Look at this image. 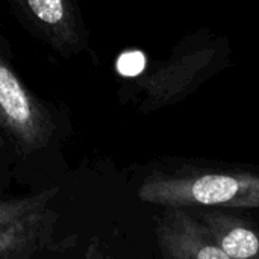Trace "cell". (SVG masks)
<instances>
[{"mask_svg":"<svg viewBox=\"0 0 259 259\" xmlns=\"http://www.w3.org/2000/svg\"><path fill=\"white\" fill-rule=\"evenodd\" d=\"M55 131L50 111L27 90L0 52V132L18 155L29 156L47 147Z\"/></svg>","mask_w":259,"mask_h":259,"instance_id":"6da1fadb","label":"cell"},{"mask_svg":"<svg viewBox=\"0 0 259 259\" xmlns=\"http://www.w3.org/2000/svg\"><path fill=\"white\" fill-rule=\"evenodd\" d=\"M35 36L64 56L80 53L87 35L76 0H8Z\"/></svg>","mask_w":259,"mask_h":259,"instance_id":"7a4b0ae2","label":"cell"},{"mask_svg":"<svg viewBox=\"0 0 259 259\" xmlns=\"http://www.w3.org/2000/svg\"><path fill=\"white\" fill-rule=\"evenodd\" d=\"M240 185L229 176H203L191 185L193 197L205 205H217L229 202L238 193Z\"/></svg>","mask_w":259,"mask_h":259,"instance_id":"3957f363","label":"cell"},{"mask_svg":"<svg viewBox=\"0 0 259 259\" xmlns=\"http://www.w3.org/2000/svg\"><path fill=\"white\" fill-rule=\"evenodd\" d=\"M61 194V188L59 187H52L47 188L44 191L35 193V194H27V196H21V197H12V199H0V220L24 212L27 209H32L44 202L49 200H56L58 196Z\"/></svg>","mask_w":259,"mask_h":259,"instance_id":"277c9868","label":"cell"},{"mask_svg":"<svg viewBox=\"0 0 259 259\" xmlns=\"http://www.w3.org/2000/svg\"><path fill=\"white\" fill-rule=\"evenodd\" d=\"M222 249L229 258H252L258 253L259 241L253 232L238 228L223 238Z\"/></svg>","mask_w":259,"mask_h":259,"instance_id":"5b68a950","label":"cell"},{"mask_svg":"<svg viewBox=\"0 0 259 259\" xmlns=\"http://www.w3.org/2000/svg\"><path fill=\"white\" fill-rule=\"evenodd\" d=\"M144 65V58L140 53H131L123 58L121 61V70L126 74H138L143 70Z\"/></svg>","mask_w":259,"mask_h":259,"instance_id":"8992f818","label":"cell"},{"mask_svg":"<svg viewBox=\"0 0 259 259\" xmlns=\"http://www.w3.org/2000/svg\"><path fill=\"white\" fill-rule=\"evenodd\" d=\"M199 259H231L223 249H217V247H205L203 250H200L197 253Z\"/></svg>","mask_w":259,"mask_h":259,"instance_id":"52a82bcc","label":"cell"}]
</instances>
